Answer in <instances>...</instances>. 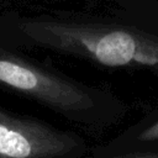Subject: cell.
<instances>
[{
	"label": "cell",
	"instance_id": "6da1fadb",
	"mask_svg": "<svg viewBox=\"0 0 158 158\" xmlns=\"http://www.w3.org/2000/svg\"><path fill=\"white\" fill-rule=\"evenodd\" d=\"M19 33L31 43L110 68L158 72V36L132 27L54 19H23Z\"/></svg>",
	"mask_w": 158,
	"mask_h": 158
},
{
	"label": "cell",
	"instance_id": "7a4b0ae2",
	"mask_svg": "<svg viewBox=\"0 0 158 158\" xmlns=\"http://www.w3.org/2000/svg\"><path fill=\"white\" fill-rule=\"evenodd\" d=\"M0 85L81 125H95L109 96L0 46Z\"/></svg>",
	"mask_w": 158,
	"mask_h": 158
},
{
	"label": "cell",
	"instance_id": "3957f363",
	"mask_svg": "<svg viewBox=\"0 0 158 158\" xmlns=\"http://www.w3.org/2000/svg\"><path fill=\"white\" fill-rule=\"evenodd\" d=\"M85 151L78 135L0 107V158H78Z\"/></svg>",
	"mask_w": 158,
	"mask_h": 158
},
{
	"label": "cell",
	"instance_id": "277c9868",
	"mask_svg": "<svg viewBox=\"0 0 158 158\" xmlns=\"http://www.w3.org/2000/svg\"><path fill=\"white\" fill-rule=\"evenodd\" d=\"M139 142H156L158 141V120L146 127L137 137Z\"/></svg>",
	"mask_w": 158,
	"mask_h": 158
},
{
	"label": "cell",
	"instance_id": "5b68a950",
	"mask_svg": "<svg viewBox=\"0 0 158 158\" xmlns=\"http://www.w3.org/2000/svg\"><path fill=\"white\" fill-rule=\"evenodd\" d=\"M115 158H158V152H146V153H130L118 156Z\"/></svg>",
	"mask_w": 158,
	"mask_h": 158
}]
</instances>
